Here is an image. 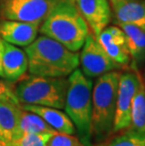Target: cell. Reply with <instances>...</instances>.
I'll return each mask as SVG.
<instances>
[{"mask_svg": "<svg viewBox=\"0 0 145 146\" xmlns=\"http://www.w3.org/2000/svg\"><path fill=\"white\" fill-rule=\"evenodd\" d=\"M56 132L28 133L21 136L14 146H47L49 139Z\"/></svg>", "mask_w": 145, "mask_h": 146, "instance_id": "cell-20", "label": "cell"}, {"mask_svg": "<svg viewBox=\"0 0 145 146\" xmlns=\"http://www.w3.org/2000/svg\"><path fill=\"white\" fill-rule=\"evenodd\" d=\"M61 0H3V19L42 24Z\"/></svg>", "mask_w": 145, "mask_h": 146, "instance_id": "cell-6", "label": "cell"}, {"mask_svg": "<svg viewBox=\"0 0 145 146\" xmlns=\"http://www.w3.org/2000/svg\"><path fill=\"white\" fill-rule=\"evenodd\" d=\"M89 146H104V141H102V142H98L97 144H95V145H89Z\"/></svg>", "mask_w": 145, "mask_h": 146, "instance_id": "cell-24", "label": "cell"}, {"mask_svg": "<svg viewBox=\"0 0 145 146\" xmlns=\"http://www.w3.org/2000/svg\"><path fill=\"white\" fill-rule=\"evenodd\" d=\"M120 74L116 71L102 74L92 88L91 136L98 142L113 134Z\"/></svg>", "mask_w": 145, "mask_h": 146, "instance_id": "cell-3", "label": "cell"}, {"mask_svg": "<svg viewBox=\"0 0 145 146\" xmlns=\"http://www.w3.org/2000/svg\"><path fill=\"white\" fill-rule=\"evenodd\" d=\"M22 108L7 97L0 98V146H14L19 139Z\"/></svg>", "mask_w": 145, "mask_h": 146, "instance_id": "cell-9", "label": "cell"}, {"mask_svg": "<svg viewBox=\"0 0 145 146\" xmlns=\"http://www.w3.org/2000/svg\"><path fill=\"white\" fill-rule=\"evenodd\" d=\"M82 73L89 78L99 77L102 74L119 69L117 64L104 50L93 34L89 33L82 46L79 56Z\"/></svg>", "mask_w": 145, "mask_h": 146, "instance_id": "cell-8", "label": "cell"}, {"mask_svg": "<svg viewBox=\"0 0 145 146\" xmlns=\"http://www.w3.org/2000/svg\"><path fill=\"white\" fill-rule=\"evenodd\" d=\"M19 138L28 133L57 132L39 115L22 108L19 120Z\"/></svg>", "mask_w": 145, "mask_h": 146, "instance_id": "cell-18", "label": "cell"}, {"mask_svg": "<svg viewBox=\"0 0 145 146\" xmlns=\"http://www.w3.org/2000/svg\"><path fill=\"white\" fill-rule=\"evenodd\" d=\"M1 97H7L9 99H11V100L14 101L15 103L20 104L19 100H18V98L15 95L14 91H12L6 83L0 81V98Z\"/></svg>", "mask_w": 145, "mask_h": 146, "instance_id": "cell-22", "label": "cell"}, {"mask_svg": "<svg viewBox=\"0 0 145 146\" xmlns=\"http://www.w3.org/2000/svg\"><path fill=\"white\" fill-rule=\"evenodd\" d=\"M21 108L24 110L31 111L39 115L55 131L71 135H75L76 133L75 126L72 120L70 119L67 113L61 111L60 108L28 104L21 105Z\"/></svg>", "mask_w": 145, "mask_h": 146, "instance_id": "cell-14", "label": "cell"}, {"mask_svg": "<svg viewBox=\"0 0 145 146\" xmlns=\"http://www.w3.org/2000/svg\"><path fill=\"white\" fill-rule=\"evenodd\" d=\"M75 5L95 37L111 20V10L107 0H75Z\"/></svg>", "mask_w": 145, "mask_h": 146, "instance_id": "cell-10", "label": "cell"}, {"mask_svg": "<svg viewBox=\"0 0 145 146\" xmlns=\"http://www.w3.org/2000/svg\"><path fill=\"white\" fill-rule=\"evenodd\" d=\"M117 23L131 24L145 29V0L110 1Z\"/></svg>", "mask_w": 145, "mask_h": 146, "instance_id": "cell-15", "label": "cell"}, {"mask_svg": "<svg viewBox=\"0 0 145 146\" xmlns=\"http://www.w3.org/2000/svg\"><path fill=\"white\" fill-rule=\"evenodd\" d=\"M129 129L145 133V85L142 78L132 101L131 125Z\"/></svg>", "mask_w": 145, "mask_h": 146, "instance_id": "cell-17", "label": "cell"}, {"mask_svg": "<svg viewBox=\"0 0 145 146\" xmlns=\"http://www.w3.org/2000/svg\"><path fill=\"white\" fill-rule=\"evenodd\" d=\"M110 1H113V0H110Z\"/></svg>", "mask_w": 145, "mask_h": 146, "instance_id": "cell-26", "label": "cell"}, {"mask_svg": "<svg viewBox=\"0 0 145 146\" xmlns=\"http://www.w3.org/2000/svg\"><path fill=\"white\" fill-rule=\"evenodd\" d=\"M0 77H4V73H3V68L1 64V60H0Z\"/></svg>", "mask_w": 145, "mask_h": 146, "instance_id": "cell-23", "label": "cell"}, {"mask_svg": "<svg viewBox=\"0 0 145 146\" xmlns=\"http://www.w3.org/2000/svg\"><path fill=\"white\" fill-rule=\"evenodd\" d=\"M66 1H70V2H72V3L75 4V0H66Z\"/></svg>", "mask_w": 145, "mask_h": 146, "instance_id": "cell-25", "label": "cell"}, {"mask_svg": "<svg viewBox=\"0 0 145 146\" xmlns=\"http://www.w3.org/2000/svg\"><path fill=\"white\" fill-rule=\"evenodd\" d=\"M40 31L60 42L69 50L78 52L89 34V26L76 6L61 0L42 23Z\"/></svg>", "mask_w": 145, "mask_h": 146, "instance_id": "cell-2", "label": "cell"}, {"mask_svg": "<svg viewBox=\"0 0 145 146\" xmlns=\"http://www.w3.org/2000/svg\"><path fill=\"white\" fill-rule=\"evenodd\" d=\"M64 110L75 126L78 138L85 146L91 145L92 82L75 69L69 76Z\"/></svg>", "mask_w": 145, "mask_h": 146, "instance_id": "cell-4", "label": "cell"}, {"mask_svg": "<svg viewBox=\"0 0 145 146\" xmlns=\"http://www.w3.org/2000/svg\"><path fill=\"white\" fill-rule=\"evenodd\" d=\"M104 141V146H145V133L125 129Z\"/></svg>", "mask_w": 145, "mask_h": 146, "instance_id": "cell-19", "label": "cell"}, {"mask_svg": "<svg viewBox=\"0 0 145 146\" xmlns=\"http://www.w3.org/2000/svg\"><path fill=\"white\" fill-rule=\"evenodd\" d=\"M119 26L125 34L132 66L137 70L145 61V29L131 24H120Z\"/></svg>", "mask_w": 145, "mask_h": 146, "instance_id": "cell-16", "label": "cell"}, {"mask_svg": "<svg viewBox=\"0 0 145 146\" xmlns=\"http://www.w3.org/2000/svg\"><path fill=\"white\" fill-rule=\"evenodd\" d=\"M0 60L4 77L9 81L20 79L27 71L28 61L24 50L0 38Z\"/></svg>", "mask_w": 145, "mask_h": 146, "instance_id": "cell-12", "label": "cell"}, {"mask_svg": "<svg viewBox=\"0 0 145 146\" xmlns=\"http://www.w3.org/2000/svg\"><path fill=\"white\" fill-rule=\"evenodd\" d=\"M28 67L31 74L51 77H66L80 64L78 52L69 50L60 42L42 35L26 46Z\"/></svg>", "mask_w": 145, "mask_h": 146, "instance_id": "cell-1", "label": "cell"}, {"mask_svg": "<svg viewBox=\"0 0 145 146\" xmlns=\"http://www.w3.org/2000/svg\"><path fill=\"white\" fill-rule=\"evenodd\" d=\"M47 146H85L78 137L56 132L51 137Z\"/></svg>", "mask_w": 145, "mask_h": 146, "instance_id": "cell-21", "label": "cell"}, {"mask_svg": "<svg viewBox=\"0 0 145 146\" xmlns=\"http://www.w3.org/2000/svg\"><path fill=\"white\" fill-rule=\"evenodd\" d=\"M69 81L66 77L31 74L21 80L14 90L20 104L38 105L62 110Z\"/></svg>", "mask_w": 145, "mask_h": 146, "instance_id": "cell-5", "label": "cell"}, {"mask_svg": "<svg viewBox=\"0 0 145 146\" xmlns=\"http://www.w3.org/2000/svg\"><path fill=\"white\" fill-rule=\"evenodd\" d=\"M141 77L137 72L120 74L117 92L116 113L114 118L113 134L128 129L131 125L132 101L140 85Z\"/></svg>", "mask_w": 145, "mask_h": 146, "instance_id": "cell-7", "label": "cell"}, {"mask_svg": "<svg viewBox=\"0 0 145 146\" xmlns=\"http://www.w3.org/2000/svg\"><path fill=\"white\" fill-rule=\"evenodd\" d=\"M144 85H145V82H144Z\"/></svg>", "mask_w": 145, "mask_h": 146, "instance_id": "cell-27", "label": "cell"}, {"mask_svg": "<svg viewBox=\"0 0 145 146\" xmlns=\"http://www.w3.org/2000/svg\"><path fill=\"white\" fill-rule=\"evenodd\" d=\"M41 24L3 19L0 21V38L17 46H26L37 38Z\"/></svg>", "mask_w": 145, "mask_h": 146, "instance_id": "cell-13", "label": "cell"}, {"mask_svg": "<svg viewBox=\"0 0 145 146\" xmlns=\"http://www.w3.org/2000/svg\"><path fill=\"white\" fill-rule=\"evenodd\" d=\"M96 39L107 54L120 66L131 62L125 34L121 27H105Z\"/></svg>", "mask_w": 145, "mask_h": 146, "instance_id": "cell-11", "label": "cell"}]
</instances>
